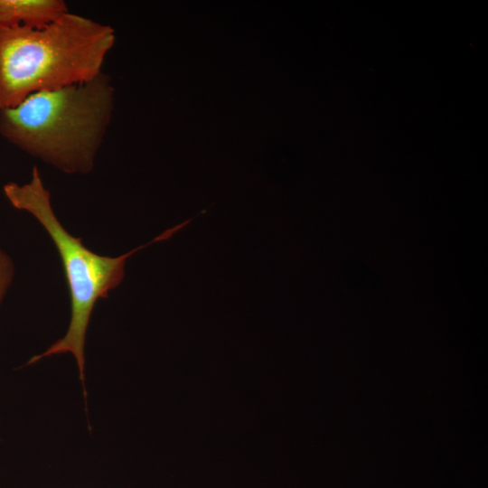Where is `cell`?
I'll return each instance as SVG.
<instances>
[{"label":"cell","mask_w":488,"mask_h":488,"mask_svg":"<svg viewBox=\"0 0 488 488\" xmlns=\"http://www.w3.org/2000/svg\"><path fill=\"white\" fill-rule=\"evenodd\" d=\"M15 273L12 258L0 248V306L14 281Z\"/></svg>","instance_id":"5"},{"label":"cell","mask_w":488,"mask_h":488,"mask_svg":"<svg viewBox=\"0 0 488 488\" xmlns=\"http://www.w3.org/2000/svg\"><path fill=\"white\" fill-rule=\"evenodd\" d=\"M68 12L63 0H0V28H42Z\"/></svg>","instance_id":"4"},{"label":"cell","mask_w":488,"mask_h":488,"mask_svg":"<svg viewBox=\"0 0 488 488\" xmlns=\"http://www.w3.org/2000/svg\"><path fill=\"white\" fill-rule=\"evenodd\" d=\"M114 29L70 11L42 28H0V108L102 72Z\"/></svg>","instance_id":"2"},{"label":"cell","mask_w":488,"mask_h":488,"mask_svg":"<svg viewBox=\"0 0 488 488\" xmlns=\"http://www.w3.org/2000/svg\"><path fill=\"white\" fill-rule=\"evenodd\" d=\"M3 192L14 209L31 214L48 233L59 253L70 300V320L65 335L42 353L30 359L27 364L52 355L72 353L86 399L85 339L96 303L108 297V293L121 284L128 258L154 243L171 239L194 217L167 229L149 242L121 256L108 257L93 252L84 245L81 238L71 235L63 227L52 209L50 191L45 187L37 166L33 167L28 183L9 182L3 186Z\"/></svg>","instance_id":"3"},{"label":"cell","mask_w":488,"mask_h":488,"mask_svg":"<svg viewBox=\"0 0 488 488\" xmlns=\"http://www.w3.org/2000/svg\"><path fill=\"white\" fill-rule=\"evenodd\" d=\"M116 89L110 75L34 93L0 108V136L67 174L92 172L112 121Z\"/></svg>","instance_id":"1"}]
</instances>
